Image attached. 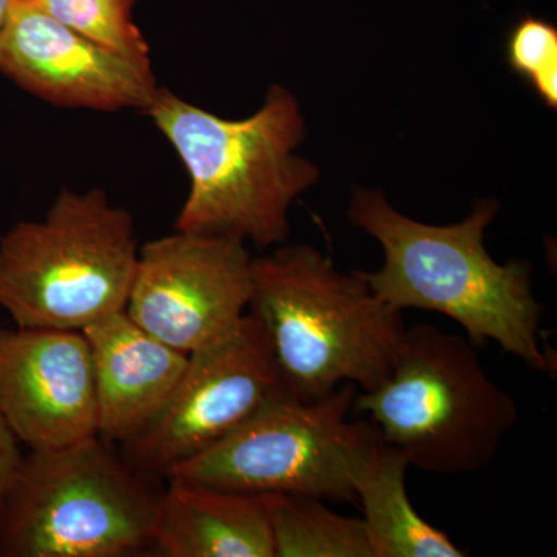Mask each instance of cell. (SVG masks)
Wrapping results in <instances>:
<instances>
[{
  "instance_id": "cell-18",
  "label": "cell",
  "mask_w": 557,
  "mask_h": 557,
  "mask_svg": "<svg viewBox=\"0 0 557 557\" xmlns=\"http://www.w3.org/2000/svg\"><path fill=\"white\" fill-rule=\"evenodd\" d=\"M22 443L14 434L9 421L0 410V512L9 496L14 480L20 474L22 460L25 454L21 449Z\"/></svg>"
},
{
  "instance_id": "cell-10",
  "label": "cell",
  "mask_w": 557,
  "mask_h": 557,
  "mask_svg": "<svg viewBox=\"0 0 557 557\" xmlns=\"http://www.w3.org/2000/svg\"><path fill=\"white\" fill-rule=\"evenodd\" d=\"M0 73L62 108L145 112L159 90L152 65L84 38L36 0H16L11 10L0 33Z\"/></svg>"
},
{
  "instance_id": "cell-6",
  "label": "cell",
  "mask_w": 557,
  "mask_h": 557,
  "mask_svg": "<svg viewBox=\"0 0 557 557\" xmlns=\"http://www.w3.org/2000/svg\"><path fill=\"white\" fill-rule=\"evenodd\" d=\"M139 245L102 189H62L40 222L0 239V307L16 327L81 330L126 309Z\"/></svg>"
},
{
  "instance_id": "cell-4",
  "label": "cell",
  "mask_w": 557,
  "mask_h": 557,
  "mask_svg": "<svg viewBox=\"0 0 557 557\" xmlns=\"http://www.w3.org/2000/svg\"><path fill=\"white\" fill-rule=\"evenodd\" d=\"M164 487L98 434L28 450L0 512V557L152 556Z\"/></svg>"
},
{
  "instance_id": "cell-2",
  "label": "cell",
  "mask_w": 557,
  "mask_h": 557,
  "mask_svg": "<svg viewBox=\"0 0 557 557\" xmlns=\"http://www.w3.org/2000/svg\"><path fill=\"white\" fill-rule=\"evenodd\" d=\"M145 113L188 172L175 230L258 247L288 239L289 208L321 180L296 153L307 124L292 91L273 84L252 115L226 120L159 87Z\"/></svg>"
},
{
  "instance_id": "cell-9",
  "label": "cell",
  "mask_w": 557,
  "mask_h": 557,
  "mask_svg": "<svg viewBox=\"0 0 557 557\" xmlns=\"http://www.w3.org/2000/svg\"><path fill=\"white\" fill-rule=\"evenodd\" d=\"M251 260L242 242L175 230L139 247L124 311L183 354L214 346L247 317Z\"/></svg>"
},
{
  "instance_id": "cell-3",
  "label": "cell",
  "mask_w": 557,
  "mask_h": 557,
  "mask_svg": "<svg viewBox=\"0 0 557 557\" xmlns=\"http://www.w3.org/2000/svg\"><path fill=\"white\" fill-rule=\"evenodd\" d=\"M248 313L262 325L288 394L302 401L346 383L379 387L406 330L364 271H341L307 244L252 258Z\"/></svg>"
},
{
  "instance_id": "cell-16",
  "label": "cell",
  "mask_w": 557,
  "mask_h": 557,
  "mask_svg": "<svg viewBox=\"0 0 557 557\" xmlns=\"http://www.w3.org/2000/svg\"><path fill=\"white\" fill-rule=\"evenodd\" d=\"M51 17L84 38L139 64L152 65L149 46L132 20L138 0H36Z\"/></svg>"
},
{
  "instance_id": "cell-5",
  "label": "cell",
  "mask_w": 557,
  "mask_h": 557,
  "mask_svg": "<svg viewBox=\"0 0 557 557\" xmlns=\"http://www.w3.org/2000/svg\"><path fill=\"white\" fill-rule=\"evenodd\" d=\"M351 412L368 416L410 467L443 475L487 467L519 420L478 347L428 322L406 327L387 379L357 395Z\"/></svg>"
},
{
  "instance_id": "cell-19",
  "label": "cell",
  "mask_w": 557,
  "mask_h": 557,
  "mask_svg": "<svg viewBox=\"0 0 557 557\" xmlns=\"http://www.w3.org/2000/svg\"><path fill=\"white\" fill-rule=\"evenodd\" d=\"M14 3H16V0H0V33L5 28Z\"/></svg>"
},
{
  "instance_id": "cell-17",
  "label": "cell",
  "mask_w": 557,
  "mask_h": 557,
  "mask_svg": "<svg viewBox=\"0 0 557 557\" xmlns=\"http://www.w3.org/2000/svg\"><path fill=\"white\" fill-rule=\"evenodd\" d=\"M508 64L528 81L539 100L557 108V30L541 17L523 16L512 27L507 42Z\"/></svg>"
},
{
  "instance_id": "cell-11",
  "label": "cell",
  "mask_w": 557,
  "mask_h": 557,
  "mask_svg": "<svg viewBox=\"0 0 557 557\" xmlns=\"http://www.w3.org/2000/svg\"><path fill=\"white\" fill-rule=\"evenodd\" d=\"M0 410L28 450L97 435L94 361L84 333L0 327Z\"/></svg>"
},
{
  "instance_id": "cell-7",
  "label": "cell",
  "mask_w": 557,
  "mask_h": 557,
  "mask_svg": "<svg viewBox=\"0 0 557 557\" xmlns=\"http://www.w3.org/2000/svg\"><path fill=\"white\" fill-rule=\"evenodd\" d=\"M357 395L351 383L313 401L281 392L166 480L256 496L357 502L358 479L381 440L369 420L348 421Z\"/></svg>"
},
{
  "instance_id": "cell-1",
  "label": "cell",
  "mask_w": 557,
  "mask_h": 557,
  "mask_svg": "<svg viewBox=\"0 0 557 557\" xmlns=\"http://www.w3.org/2000/svg\"><path fill=\"white\" fill-rule=\"evenodd\" d=\"M496 199L474 201L453 225H429L401 214L383 190L351 189L347 219L379 242L383 267L366 273L391 309L435 311L467 332L472 346L487 341L534 370L552 369L544 347V307L534 298L533 263H498L485 247Z\"/></svg>"
},
{
  "instance_id": "cell-12",
  "label": "cell",
  "mask_w": 557,
  "mask_h": 557,
  "mask_svg": "<svg viewBox=\"0 0 557 557\" xmlns=\"http://www.w3.org/2000/svg\"><path fill=\"white\" fill-rule=\"evenodd\" d=\"M97 388L98 435L123 446L148 431L177 388L188 354L116 311L83 330Z\"/></svg>"
},
{
  "instance_id": "cell-14",
  "label": "cell",
  "mask_w": 557,
  "mask_h": 557,
  "mask_svg": "<svg viewBox=\"0 0 557 557\" xmlns=\"http://www.w3.org/2000/svg\"><path fill=\"white\" fill-rule=\"evenodd\" d=\"M408 458L381 437L357 483L373 557H465L448 534L418 515L406 487Z\"/></svg>"
},
{
  "instance_id": "cell-15",
  "label": "cell",
  "mask_w": 557,
  "mask_h": 557,
  "mask_svg": "<svg viewBox=\"0 0 557 557\" xmlns=\"http://www.w3.org/2000/svg\"><path fill=\"white\" fill-rule=\"evenodd\" d=\"M274 557H373L364 522L329 509L322 498L260 494Z\"/></svg>"
},
{
  "instance_id": "cell-8",
  "label": "cell",
  "mask_w": 557,
  "mask_h": 557,
  "mask_svg": "<svg viewBox=\"0 0 557 557\" xmlns=\"http://www.w3.org/2000/svg\"><path fill=\"white\" fill-rule=\"evenodd\" d=\"M287 392L262 325L247 313L222 343L189 355L166 409L120 446L129 465L160 480L225 438L274 395Z\"/></svg>"
},
{
  "instance_id": "cell-13",
  "label": "cell",
  "mask_w": 557,
  "mask_h": 557,
  "mask_svg": "<svg viewBox=\"0 0 557 557\" xmlns=\"http://www.w3.org/2000/svg\"><path fill=\"white\" fill-rule=\"evenodd\" d=\"M152 556L274 557L262 496L166 480Z\"/></svg>"
}]
</instances>
